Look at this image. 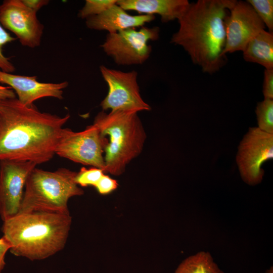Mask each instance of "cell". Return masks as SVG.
Wrapping results in <instances>:
<instances>
[{
	"label": "cell",
	"mask_w": 273,
	"mask_h": 273,
	"mask_svg": "<svg viewBox=\"0 0 273 273\" xmlns=\"http://www.w3.org/2000/svg\"><path fill=\"white\" fill-rule=\"evenodd\" d=\"M117 0H86L84 6L80 9L78 16L81 19L100 15L114 5Z\"/></svg>",
	"instance_id": "20"
},
{
	"label": "cell",
	"mask_w": 273,
	"mask_h": 273,
	"mask_svg": "<svg viewBox=\"0 0 273 273\" xmlns=\"http://www.w3.org/2000/svg\"><path fill=\"white\" fill-rule=\"evenodd\" d=\"M76 173L66 168L50 171L35 167L27 178L19 213L43 211L70 213L69 200L84 194L75 181Z\"/></svg>",
	"instance_id": "5"
},
{
	"label": "cell",
	"mask_w": 273,
	"mask_h": 273,
	"mask_svg": "<svg viewBox=\"0 0 273 273\" xmlns=\"http://www.w3.org/2000/svg\"><path fill=\"white\" fill-rule=\"evenodd\" d=\"M155 18L153 15H131L116 4L103 13L86 19L85 24L91 29L114 33L128 28L142 27Z\"/></svg>",
	"instance_id": "14"
},
{
	"label": "cell",
	"mask_w": 273,
	"mask_h": 273,
	"mask_svg": "<svg viewBox=\"0 0 273 273\" xmlns=\"http://www.w3.org/2000/svg\"><path fill=\"white\" fill-rule=\"evenodd\" d=\"M16 98L15 92L10 87L0 85V101Z\"/></svg>",
	"instance_id": "27"
},
{
	"label": "cell",
	"mask_w": 273,
	"mask_h": 273,
	"mask_svg": "<svg viewBox=\"0 0 273 273\" xmlns=\"http://www.w3.org/2000/svg\"><path fill=\"white\" fill-rule=\"evenodd\" d=\"M255 113L258 128L264 132L273 134V100L264 99L259 102Z\"/></svg>",
	"instance_id": "18"
},
{
	"label": "cell",
	"mask_w": 273,
	"mask_h": 273,
	"mask_svg": "<svg viewBox=\"0 0 273 273\" xmlns=\"http://www.w3.org/2000/svg\"><path fill=\"white\" fill-rule=\"evenodd\" d=\"M36 165L29 161H0V216L3 221L19 213L27 178Z\"/></svg>",
	"instance_id": "10"
},
{
	"label": "cell",
	"mask_w": 273,
	"mask_h": 273,
	"mask_svg": "<svg viewBox=\"0 0 273 273\" xmlns=\"http://www.w3.org/2000/svg\"><path fill=\"white\" fill-rule=\"evenodd\" d=\"M118 186L117 181L105 173L102 176L95 188L101 195H108L115 191Z\"/></svg>",
	"instance_id": "23"
},
{
	"label": "cell",
	"mask_w": 273,
	"mask_h": 273,
	"mask_svg": "<svg viewBox=\"0 0 273 273\" xmlns=\"http://www.w3.org/2000/svg\"><path fill=\"white\" fill-rule=\"evenodd\" d=\"M159 33L158 27L143 26L139 30L128 28L108 33L101 47L118 65L142 64L149 58L152 51L148 42L157 40Z\"/></svg>",
	"instance_id": "6"
},
{
	"label": "cell",
	"mask_w": 273,
	"mask_h": 273,
	"mask_svg": "<svg viewBox=\"0 0 273 273\" xmlns=\"http://www.w3.org/2000/svg\"><path fill=\"white\" fill-rule=\"evenodd\" d=\"M100 70L108 87V93L100 103L103 111L151 110L141 95L136 71L123 72L103 65L100 66Z\"/></svg>",
	"instance_id": "8"
},
{
	"label": "cell",
	"mask_w": 273,
	"mask_h": 273,
	"mask_svg": "<svg viewBox=\"0 0 273 273\" xmlns=\"http://www.w3.org/2000/svg\"><path fill=\"white\" fill-rule=\"evenodd\" d=\"M116 4L124 10L134 11L141 14H158L161 21L178 19L190 3L187 0H117Z\"/></svg>",
	"instance_id": "15"
},
{
	"label": "cell",
	"mask_w": 273,
	"mask_h": 273,
	"mask_svg": "<svg viewBox=\"0 0 273 273\" xmlns=\"http://www.w3.org/2000/svg\"><path fill=\"white\" fill-rule=\"evenodd\" d=\"M262 92L264 99L273 100V69H265Z\"/></svg>",
	"instance_id": "24"
},
{
	"label": "cell",
	"mask_w": 273,
	"mask_h": 273,
	"mask_svg": "<svg viewBox=\"0 0 273 273\" xmlns=\"http://www.w3.org/2000/svg\"><path fill=\"white\" fill-rule=\"evenodd\" d=\"M225 20V44L223 54L243 51L248 42L265 25L247 1H236Z\"/></svg>",
	"instance_id": "12"
},
{
	"label": "cell",
	"mask_w": 273,
	"mask_h": 273,
	"mask_svg": "<svg viewBox=\"0 0 273 273\" xmlns=\"http://www.w3.org/2000/svg\"><path fill=\"white\" fill-rule=\"evenodd\" d=\"M22 0H4L0 5V23L16 35L21 44L30 48L40 45L44 26Z\"/></svg>",
	"instance_id": "11"
},
{
	"label": "cell",
	"mask_w": 273,
	"mask_h": 273,
	"mask_svg": "<svg viewBox=\"0 0 273 273\" xmlns=\"http://www.w3.org/2000/svg\"><path fill=\"white\" fill-rule=\"evenodd\" d=\"M11 246L8 241L3 236L0 238V273L3 271L5 265V256L10 250Z\"/></svg>",
	"instance_id": "25"
},
{
	"label": "cell",
	"mask_w": 273,
	"mask_h": 273,
	"mask_svg": "<svg viewBox=\"0 0 273 273\" xmlns=\"http://www.w3.org/2000/svg\"><path fill=\"white\" fill-rule=\"evenodd\" d=\"M72 224L70 213L19 212L3 221V237L14 255L31 261L47 259L65 246Z\"/></svg>",
	"instance_id": "3"
},
{
	"label": "cell",
	"mask_w": 273,
	"mask_h": 273,
	"mask_svg": "<svg viewBox=\"0 0 273 273\" xmlns=\"http://www.w3.org/2000/svg\"><path fill=\"white\" fill-rule=\"evenodd\" d=\"M70 117L41 112L17 98L0 101V161L51 160Z\"/></svg>",
	"instance_id": "1"
},
{
	"label": "cell",
	"mask_w": 273,
	"mask_h": 273,
	"mask_svg": "<svg viewBox=\"0 0 273 273\" xmlns=\"http://www.w3.org/2000/svg\"><path fill=\"white\" fill-rule=\"evenodd\" d=\"M255 11L258 16L266 26L268 31L273 32V1H246Z\"/></svg>",
	"instance_id": "19"
},
{
	"label": "cell",
	"mask_w": 273,
	"mask_h": 273,
	"mask_svg": "<svg viewBox=\"0 0 273 273\" xmlns=\"http://www.w3.org/2000/svg\"><path fill=\"white\" fill-rule=\"evenodd\" d=\"M22 1L25 5L36 13L50 3L49 0H22Z\"/></svg>",
	"instance_id": "26"
},
{
	"label": "cell",
	"mask_w": 273,
	"mask_h": 273,
	"mask_svg": "<svg viewBox=\"0 0 273 273\" xmlns=\"http://www.w3.org/2000/svg\"><path fill=\"white\" fill-rule=\"evenodd\" d=\"M243 52L246 61L273 69V33L262 30L247 44Z\"/></svg>",
	"instance_id": "16"
},
{
	"label": "cell",
	"mask_w": 273,
	"mask_h": 273,
	"mask_svg": "<svg viewBox=\"0 0 273 273\" xmlns=\"http://www.w3.org/2000/svg\"><path fill=\"white\" fill-rule=\"evenodd\" d=\"M0 83L10 87L24 105L29 106L44 97L62 100L63 90L69 84L67 81L58 82H41L36 76H25L0 70Z\"/></svg>",
	"instance_id": "13"
},
{
	"label": "cell",
	"mask_w": 273,
	"mask_h": 273,
	"mask_svg": "<svg viewBox=\"0 0 273 273\" xmlns=\"http://www.w3.org/2000/svg\"><path fill=\"white\" fill-rule=\"evenodd\" d=\"M136 110L101 111L94 124L108 143L104 149L105 173L119 176L127 165L142 152L147 138Z\"/></svg>",
	"instance_id": "4"
},
{
	"label": "cell",
	"mask_w": 273,
	"mask_h": 273,
	"mask_svg": "<svg viewBox=\"0 0 273 273\" xmlns=\"http://www.w3.org/2000/svg\"><path fill=\"white\" fill-rule=\"evenodd\" d=\"M16 39L4 29L0 23V70L2 71L12 73L15 71V67L10 61V58L4 54L3 48Z\"/></svg>",
	"instance_id": "22"
},
{
	"label": "cell",
	"mask_w": 273,
	"mask_h": 273,
	"mask_svg": "<svg viewBox=\"0 0 273 273\" xmlns=\"http://www.w3.org/2000/svg\"><path fill=\"white\" fill-rule=\"evenodd\" d=\"M273 158V134L250 127L238 147L236 162L243 180L250 186L261 182L263 163Z\"/></svg>",
	"instance_id": "9"
},
{
	"label": "cell",
	"mask_w": 273,
	"mask_h": 273,
	"mask_svg": "<svg viewBox=\"0 0 273 273\" xmlns=\"http://www.w3.org/2000/svg\"><path fill=\"white\" fill-rule=\"evenodd\" d=\"M104 170L92 167L87 169L81 168L75 177V181L78 186L82 187L93 186L95 187L102 176L105 174Z\"/></svg>",
	"instance_id": "21"
},
{
	"label": "cell",
	"mask_w": 273,
	"mask_h": 273,
	"mask_svg": "<svg viewBox=\"0 0 273 273\" xmlns=\"http://www.w3.org/2000/svg\"><path fill=\"white\" fill-rule=\"evenodd\" d=\"M175 273H224L214 261L211 254L201 251L184 259Z\"/></svg>",
	"instance_id": "17"
},
{
	"label": "cell",
	"mask_w": 273,
	"mask_h": 273,
	"mask_svg": "<svg viewBox=\"0 0 273 273\" xmlns=\"http://www.w3.org/2000/svg\"><path fill=\"white\" fill-rule=\"evenodd\" d=\"M264 273H273V266H270L267 269L265 270Z\"/></svg>",
	"instance_id": "28"
},
{
	"label": "cell",
	"mask_w": 273,
	"mask_h": 273,
	"mask_svg": "<svg viewBox=\"0 0 273 273\" xmlns=\"http://www.w3.org/2000/svg\"><path fill=\"white\" fill-rule=\"evenodd\" d=\"M108 143L98 128L92 124L81 131L65 128L55 154L74 162L102 169L104 171V149Z\"/></svg>",
	"instance_id": "7"
},
{
	"label": "cell",
	"mask_w": 273,
	"mask_h": 273,
	"mask_svg": "<svg viewBox=\"0 0 273 273\" xmlns=\"http://www.w3.org/2000/svg\"><path fill=\"white\" fill-rule=\"evenodd\" d=\"M236 0H198L177 19L179 25L171 42L182 47L194 64L209 74L226 62L225 20Z\"/></svg>",
	"instance_id": "2"
}]
</instances>
